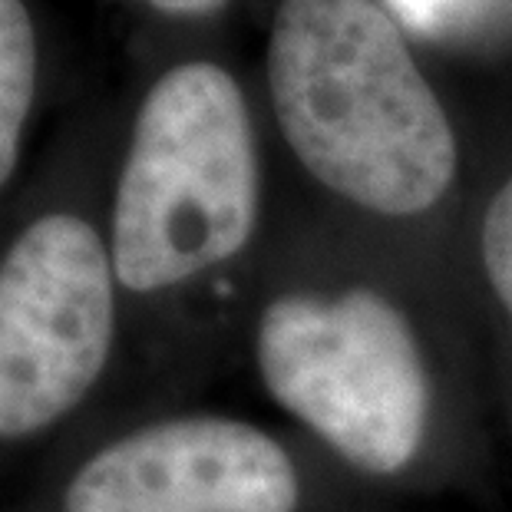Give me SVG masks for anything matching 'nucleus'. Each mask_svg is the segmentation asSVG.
<instances>
[{
	"mask_svg": "<svg viewBox=\"0 0 512 512\" xmlns=\"http://www.w3.org/2000/svg\"><path fill=\"white\" fill-rule=\"evenodd\" d=\"M268 394L367 473H397L420 450L430 387L407 318L377 291L294 294L258 324Z\"/></svg>",
	"mask_w": 512,
	"mask_h": 512,
	"instance_id": "nucleus-3",
	"label": "nucleus"
},
{
	"mask_svg": "<svg viewBox=\"0 0 512 512\" xmlns=\"http://www.w3.org/2000/svg\"><path fill=\"white\" fill-rule=\"evenodd\" d=\"M37 96V34L24 0H0V189L10 182Z\"/></svg>",
	"mask_w": 512,
	"mask_h": 512,
	"instance_id": "nucleus-6",
	"label": "nucleus"
},
{
	"mask_svg": "<svg viewBox=\"0 0 512 512\" xmlns=\"http://www.w3.org/2000/svg\"><path fill=\"white\" fill-rule=\"evenodd\" d=\"M258 159L238 83L179 63L139 106L113 202V271L136 294L235 258L255 232Z\"/></svg>",
	"mask_w": 512,
	"mask_h": 512,
	"instance_id": "nucleus-2",
	"label": "nucleus"
},
{
	"mask_svg": "<svg viewBox=\"0 0 512 512\" xmlns=\"http://www.w3.org/2000/svg\"><path fill=\"white\" fill-rule=\"evenodd\" d=\"M288 453L228 417H179L93 453L63 493V512H294Z\"/></svg>",
	"mask_w": 512,
	"mask_h": 512,
	"instance_id": "nucleus-5",
	"label": "nucleus"
},
{
	"mask_svg": "<svg viewBox=\"0 0 512 512\" xmlns=\"http://www.w3.org/2000/svg\"><path fill=\"white\" fill-rule=\"evenodd\" d=\"M149 4L169 17H209L219 14L228 0H149Z\"/></svg>",
	"mask_w": 512,
	"mask_h": 512,
	"instance_id": "nucleus-9",
	"label": "nucleus"
},
{
	"mask_svg": "<svg viewBox=\"0 0 512 512\" xmlns=\"http://www.w3.org/2000/svg\"><path fill=\"white\" fill-rule=\"evenodd\" d=\"M390 4L397 7V14L407 20V24L430 30V27H437L440 20L450 17L463 0H390Z\"/></svg>",
	"mask_w": 512,
	"mask_h": 512,
	"instance_id": "nucleus-8",
	"label": "nucleus"
},
{
	"mask_svg": "<svg viewBox=\"0 0 512 512\" xmlns=\"http://www.w3.org/2000/svg\"><path fill=\"white\" fill-rule=\"evenodd\" d=\"M113 255L90 222L50 212L0 258V443L37 437L100 380L116 334Z\"/></svg>",
	"mask_w": 512,
	"mask_h": 512,
	"instance_id": "nucleus-4",
	"label": "nucleus"
},
{
	"mask_svg": "<svg viewBox=\"0 0 512 512\" xmlns=\"http://www.w3.org/2000/svg\"><path fill=\"white\" fill-rule=\"evenodd\" d=\"M271 103L314 179L380 215H420L456 172V139L397 24L370 0H281Z\"/></svg>",
	"mask_w": 512,
	"mask_h": 512,
	"instance_id": "nucleus-1",
	"label": "nucleus"
},
{
	"mask_svg": "<svg viewBox=\"0 0 512 512\" xmlns=\"http://www.w3.org/2000/svg\"><path fill=\"white\" fill-rule=\"evenodd\" d=\"M483 265L489 285L512 314V179L499 189L483 219Z\"/></svg>",
	"mask_w": 512,
	"mask_h": 512,
	"instance_id": "nucleus-7",
	"label": "nucleus"
}]
</instances>
